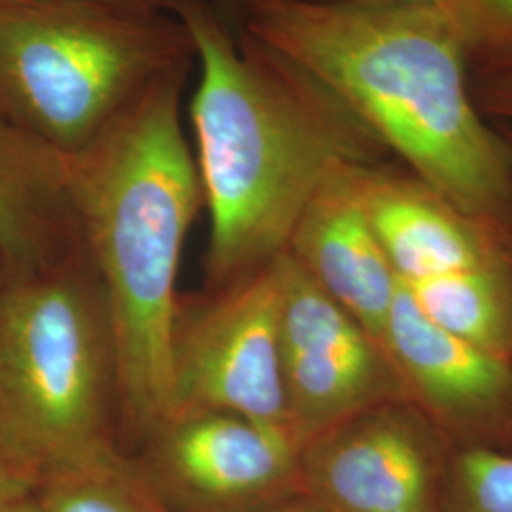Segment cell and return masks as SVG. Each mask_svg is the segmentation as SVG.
Masks as SVG:
<instances>
[{"label": "cell", "instance_id": "cell-1", "mask_svg": "<svg viewBox=\"0 0 512 512\" xmlns=\"http://www.w3.org/2000/svg\"><path fill=\"white\" fill-rule=\"evenodd\" d=\"M200 84L190 103L211 230L205 291H219L287 251L304 207L332 173L382 162L384 145L325 82L234 29L207 0H183Z\"/></svg>", "mask_w": 512, "mask_h": 512}, {"label": "cell", "instance_id": "cell-2", "mask_svg": "<svg viewBox=\"0 0 512 512\" xmlns=\"http://www.w3.org/2000/svg\"><path fill=\"white\" fill-rule=\"evenodd\" d=\"M228 23L325 82L421 183L512 243L511 143L476 105L446 10L243 0Z\"/></svg>", "mask_w": 512, "mask_h": 512}, {"label": "cell", "instance_id": "cell-3", "mask_svg": "<svg viewBox=\"0 0 512 512\" xmlns=\"http://www.w3.org/2000/svg\"><path fill=\"white\" fill-rule=\"evenodd\" d=\"M194 63L160 76L67 156L80 247L107 302L120 376L122 442L169 416V357L184 241L203 209L181 99Z\"/></svg>", "mask_w": 512, "mask_h": 512}, {"label": "cell", "instance_id": "cell-4", "mask_svg": "<svg viewBox=\"0 0 512 512\" xmlns=\"http://www.w3.org/2000/svg\"><path fill=\"white\" fill-rule=\"evenodd\" d=\"M0 440L33 488L126 456L114 332L82 253L0 289Z\"/></svg>", "mask_w": 512, "mask_h": 512}, {"label": "cell", "instance_id": "cell-5", "mask_svg": "<svg viewBox=\"0 0 512 512\" xmlns=\"http://www.w3.org/2000/svg\"><path fill=\"white\" fill-rule=\"evenodd\" d=\"M196 61L183 21L88 0L0 2V112L63 154Z\"/></svg>", "mask_w": 512, "mask_h": 512}, {"label": "cell", "instance_id": "cell-6", "mask_svg": "<svg viewBox=\"0 0 512 512\" xmlns=\"http://www.w3.org/2000/svg\"><path fill=\"white\" fill-rule=\"evenodd\" d=\"M169 366V416L219 410L293 435L281 366L275 260L219 291L181 296Z\"/></svg>", "mask_w": 512, "mask_h": 512}, {"label": "cell", "instance_id": "cell-7", "mask_svg": "<svg viewBox=\"0 0 512 512\" xmlns=\"http://www.w3.org/2000/svg\"><path fill=\"white\" fill-rule=\"evenodd\" d=\"M279 277V344L294 439L315 435L370 406L406 399L384 348L323 293L287 251Z\"/></svg>", "mask_w": 512, "mask_h": 512}, {"label": "cell", "instance_id": "cell-8", "mask_svg": "<svg viewBox=\"0 0 512 512\" xmlns=\"http://www.w3.org/2000/svg\"><path fill=\"white\" fill-rule=\"evenodd\" d=\"M448 463L444 433L416 404L395 399L302 446V494L327 512H442Z\"/></svg>", "mask_w": 512, "mask_h": 512}, {"label": "cell", "instance_id": "cell-9", "mask_svg": "<svg viewBox=\"0 0 512 512\" xmlns=\"http://www.w3.org/2000/svg\"><path fill=\"white\" fill-rule=\"evenodd\" d=\"M139 471L162 499L196 512H245L302 494L293 435L219 410L167 416L141 444Z\"/></svg>", "mask_w": 512, "mask_h": 512}, {"label": "cell", "instance_id": "cell-10", "mask_svg": "<svg viewBox=\"0 0 512 512\" xmlns=\"http://www.w3.org/2000/svg\"><path fill=\"white\" fill-rule=\"evenodd\" d=\"M384 348L404 397L440 431L482 437L512 425V361L431 323L403 283L385 325Z\"/></svg>", "mask_w": 512, "mask_h": 512}, {"label": "cell", "instance_id": "cell-11", "mask_svg": "<svg viewBox=\"0 0 512 512\" xmlns=\"http://www.w3.org/2000/svg\"><path fill=\"white\" fill-rule=\"evenodd\" d=\"M368 222L401 283L511 260V241L459 211L412 173L353 167Z\"/></svg>", "mask_w": 512, "mask_h": 512}, {"label": "cell", "instance_id": "cell-12", "mask_svg": "<svg viewBox=\"0 0 512 512\" xmlns=\"http://www.w3.org/2000/svg\"><path fill=\"white\" fill-rule=\"evenodd\" d=\"M332 173L304 207L287 253L382 346L401 281L359 200L353 167Z\"/></svg>", "mask_w": 512, "mask_h": 512}, {"label": "cell", "instance_id": "cell-13", "mask_svg": "<svg viewBox=\"0 0 512 512\" xmlns=\"http://www.w3.org/2000/svg\"><path fill=\"white\" fill-rule=\"evenodd\" d=\"M82 253L67 156L0 112V256L6 279Z\"/></svg>", "mask_w": 512, "mask_h": 512}, {"label": "cell", "instance_id": "cell-14", "mask_svg": "<svg viewBox=\"0 0 512 512\" xmlns=\"http://www.w3.org/2000/svg\"><path fill=\"white\" fill-rule=\"evenodd\" d=\"M403 285L431 323L512 361L511 260Z\"/></svg>", "mask_w": 512, "mask_h": 512}, {"label": "cell", "instance_id": "cell-15", "mask_svg": "<svg viewBox=\"0 0 512 512\" xmlns=\"http://www.w3.org/2000/svg\"><path fill=\"white\" fill-rule=\"evenodd\" d=\"M35 494L42 512H165L162 499L128 456L50 478L38 484Z\"/></svg>", "mask_w": 512, "mask_h": 512}, {"label": "cell", "instance_id": "cell-16", "mask_svg": "<svg viewBox=\"0 0 512 512\" xmlns=\"http://www.w3.org/2000/svg\"><path fill=\"white\" fill-rule=\"evenodd\" d=\"M442 512H512V454L463 448L448 463Z\"/></svg>", "mask_w": 512, "mask_h": 512}, {"label": "cell", "instance_id": "cell-17", "mask_svg": "<svg viewBox=\"0 0 512 512\" xmlns=\"http://www.w3.org/2000/svg\"><path fill=\"white\" fill-rule=\"evenodd\" d=\"M446 12L458 25L471 65L512 57V0H450Z\"/></svg>", "mask_w": 512, "mask_h": 512}, {"label": "cell", "instance_id": "cell-18", "mask_svg": "<svg viewBox=\"0 0 512 512\" xmlns=\"http://www.w3.org/2000/svg\"><path fill=\"white\" fill-rule=\"evenodd\" d=\"M471 90L482 114L512 122V57L475 65Z\"/></svg>", "mask_w": 512, "mask_h": 512}, {"label": "cell", "instance_id": "cell-19", "mask_svg": "<svg viewBox=\"0 0 512 512\" xmlns=\"http://www.w3.org/2000/svg\"><path fill=\"white\" fill-rule=\"evenodd\" d=\"M95 4H105L129 12H147V14H167L177 16L183 0H88Z\"/></svg>", "mask_w": 512, "mask_h": 512}, {"label": "cell", "instance_id": "cell-20", "mask_svg": "<svg viewBox=\"0 0 512 512\" xmlns=\"http://www.w3.org/2000/svg\"><path fill=\"white\" fill-rule=\"evenodd\" d=\"M310 2L378 6V8H442V10H446L450 0H310Z\"/></svg>", "mask_w": 512, "mask_h": 512}, {"label": "cell", "instance_id": "cell-21", "mask_svg": "<svg viewBox=\"0 0 512 512\" xmlns=\"http://www.w3.org/2000/svg\"><path fill=\"white\" fill-rule=\"evenodd\" d=\"M25 488H33L25 478L19 476L18 471L14 469L12 461L6 456V450L0 440V499L6 495L14 494Z\"/></svg>", "mask_w": 512, "mask_h": 512}, {"label": "cell", "instance_id": "cell-22", "mask_svg": "<svg viewBox=\"0 0 512 512\" xmlns=\"http://www.w3.org/2000/svg\"><path fill=\"white\" fill-rule=\"evenodd\" d=\"M0 512H42L35 488H25L0 499Z\"/></svg>", "mask_w": 512, "mask_h": 512}, {"label": "cell", "instance_id": "cell-23", "mask_svg": "<svg viewBox=\"0 0 512 512\" xmlns=\"http://www.w3.org/2000/svg\"><path fill=\"white\" fill-rule=\"evenodd\" d=\"M245 512H327L325 509H321L319 505H315L311 499H308L306 495H296L291 499H285V501H277L272 505H266V507H258L253 511Z\"/></svg>", "mask_w": 512, "mask_h": 512}, {"label": "cell", "instance_id": "cell-24", "mask_svg": "<svg viewBox=\"0 0 512 512\" xmlns=\"http://www.w3.org/2000/svg\"><path fill=\"white\" fill-rule=\"evenodd\" d=\"M243 0H215V8L219 10L220 16L224 19L230 18Z\"/></svg>", "mask_w": 512, "mask_h": 512}, {"label": "cell", "instance_id": "cell-25", "mask_svg": "<svg viewBox=\"0 0 512 512\" xmlns=\"http://www.w3.org/2000/svg\"><path fill=\"white\" fill-rule=\"evenodd\" d=\"M4 283H6V268H4V262H2V256H0V289H2Z\"/></svg>", "mask_w": 512, "mask_h": 512}, {"label": "cell", "instance_id": "cell-26", "mask_svg": "<svg viewBox=\"0 0 512 512\" xmlns=\"http://www.w3.org/2000/svg\"><path fill=\"white\" fill-rule=\"evenodd\" d=\"M503 135H505V137H507V141H509V143H511V147H512V131H511V129H505V131H503Z\"/></svg>", "mask_w": 512, "mask_h": 512}, {"label": "cell", "instance_id": "cell-27", "mask_svg": "<svg viewBox=\"0 0 512 512\" xmlns=\"http://www.w3.org/2000/svg\"><path fill=\"white\" fill-rule=\"evenodd\" d=\"M0 2H12V0H0Z\"/></svg>", "mask_w": 512, "mask_h": 512}, {"label": "cell", "instance_id": "cell-28", "mask_svg": "<svg viewBox=\"0 0 512 512\" xmlns=\"http://www.w3.org/2000/svg\"><path fill=\"white\" fill-rule=\"evenodd\" d=\"M509 429H511V431H512V425H511V427H509Z\"/></svg>", "mask_w": 512, "mask_h": 512}]
</instances>
